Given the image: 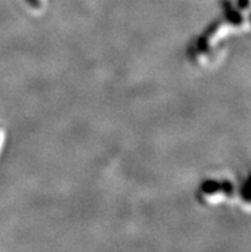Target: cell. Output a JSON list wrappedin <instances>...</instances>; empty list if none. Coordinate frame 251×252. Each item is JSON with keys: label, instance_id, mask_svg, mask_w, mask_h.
I'll return each instance as SVG.
<instances>
[{"label": "cell", "instance_id": "cell-5", "mask_svg": "<svg viewBox=\"0 0 251 252\" xmlns=\"http://www.w3.org/2000/svg\"><path fill=\"white\" fill-rule=\"evenodd\" d=\"M6 138H8V132H6V128L3 125V122L0 121V157H1V154L5 149Z\"/></svg>", "mask_w": 251, "mask_h": 252}, {"label": "cell", "instance_id": "cell-3", "mask_svg": "<svg viewBox=\"0 0 251 252\" xmlns=\"http://www.w3.org/2000/svg\"><path fill=\"white\" fill-rule=\"evenodd\" d=\"M219 18L235 33L250 31V0H222Z\"/></svg>", "mask_w": 251, "mask_h": 252}, {"label": "cell", "instance_id": "cell-1", "mask_svg": "<svg viewBox=\"0 0 251 252\" xmlns=\"http://www.w3.org/2000/svg\"><path fill=\"white\" fill-rule=\"evenodd\" d=\"M232 35L228 26L218 17L188 42L186 49L188 62L201 70L218 68L226 59Z\"/></svg>", "mask_w": 251, "mask_h": 252}, {"label": "cell", "instance_id": "cell-2", "mask_svg": "<svg viewBox=\"0 0 251 252\" xmlns=\"http://www.w3.org/2000/svg\"><path fill=\"white\" fill-rule=\"evenodd\" d=\"M239 189L240 185L229 177H210L199 185L196 198L203 206L216 208L239 201Z\"/></svg>", "mask_w": 251, "mask_h": 252}, {"label": "cell", "instance_id": "cell-4", "mask_svg": "<svg viewBox=\"0 0 251 252\" xmlns=\"http://www.w3.org/2000/svg\"><path fill=\"white\" fill-rule=\"evenodd\" d=\"M50 1L51 0H23V3L26 4V8L35 16L46 12Z\"/></svg>", "mask_w": 251, "mask_h": 252}]
</instances>
